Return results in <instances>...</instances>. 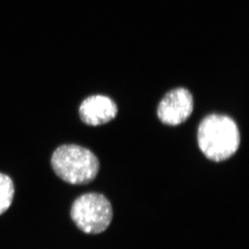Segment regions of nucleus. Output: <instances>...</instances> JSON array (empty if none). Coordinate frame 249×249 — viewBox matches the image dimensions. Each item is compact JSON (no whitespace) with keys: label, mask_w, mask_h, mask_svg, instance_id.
I'll return each mask as SVG.
<instances>
[{"label":"nucleus","mask_w":249,"mask_h":249,"mask_svg":"<svg viewBox=\"0 0 249 249\" xmlns=\"http://www.w3.org/2000/svg\"><path fill=\"white\" fill-rule=\"evenodd\" d=\"M197 139L203 155L214 162H222L235 155L241 140L235 120L222 114L203 118L197 127Z\"/></svg>","instance_id":"1"},{"label":"nucleus","mask_w":249,"mask_h":249,"mask_svg":"<svg viewBox=\"0 0 249 249\" xmlns=\"http://www.w3.org/2000/svg\"><path fill=\"white\" fill-rule=\"evenodd\" d=\"M51 165L56 176L71 185H87L99 174L100 163L93 152L77 144L59 146L53 153Z\"/></svg>","instance_id":"2"},{"label":"nucleus","mask_w":249,"mask_h":249,"mask_svg":"<svg viewBox=\"0 0 249 249\" xmlns=\"http://www.w3.org/2000/svg\"><path fill=\"white\" fill-rule=\"evenodd\" d=\"M71 216L82 231L97 235L105 231L111 224L112 206L106 196L102 194H84L73 202Z\"/></svg>","instance_id":"3"},{"label":"nucleus","mask_w":249,"mask_h":249,"mask_svg":"<svg viewBox=\"0 0 249 249\" xmlns=\"http://www.w3.org/2000/svg\"><path fill=\"white\" fill-rule=\"evenodd\" d=\"M195 101L191 92L185 87H177L167 92L157 109L160 122L167 126H178L191 117Z\"/></svg>","instance_id":"4"},{"label":"nucleus","mask_w":249,"mask_h":249,"mask_svg":"<svg viewBox=\"0 0 249 249\" xmlns=\"http://www.w3.org/2000/svg\"><path fill=\"white\" fill-rule=\"evenodd\" d=\"M117 104L110 97L94 94L87 97L79 107V116L87 125L97 127L111 122L118 115Z\"/></svg>","instance_id":"5"},{"label":"nucleus","mask_w":249,"mask_h":249,"mask_svg":"<svg viewBox=\"0 0 249 249\" xmlns=\"http://www.w3.org/2000/svg\"><path fill=\"white\" fill-rule=\"evenodd\" d=\"M15 195L12 179L7 174L0 173V215L9 209Z\"/></svg>","instance_id":"6"}]
</instances>
